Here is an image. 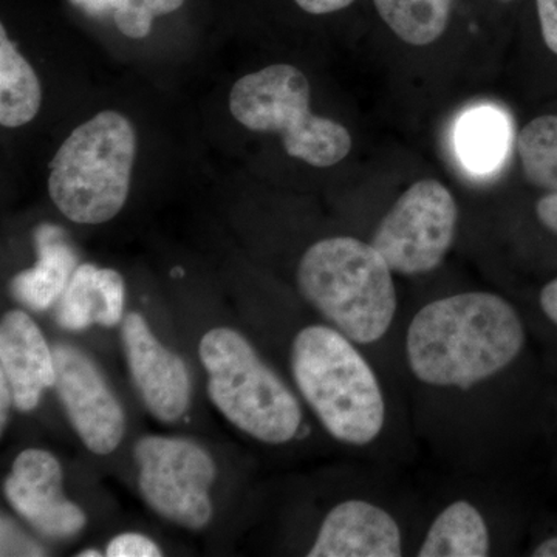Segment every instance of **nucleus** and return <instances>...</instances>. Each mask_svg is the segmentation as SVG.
I'll use <instances>...</instances> for the list:
<instances>
[{
    "instance_id": "1",
    "label": "nucleus",
    "mask_w": 557,
    "mask_h": 557,
    "mask_svg": "<svg viewBox=\"0 0 557 557\" xmlns=\"http://www.w3.org/2000/svg\"><path fill=\"white\" fill-rule=\"evenodd\" d=\"M527 330L519 311L493 293L434 300L410 322L406 351L413 375L438 387L469 388L522 354Z\"/></svg>"
},
{
    "instance_id": "2",
    "label": "nucleus",
    "mask_w": 557,
    "mask_h": 557,
    "mask_svg": "<svg viewBox=\"0 0 557 557\" xmlns=\"http://www.w3.org/2000/svg\"><path fill=\"white\" fill-rule=\"evenodd\" d=\"M296 386L322 426L347 445H368L383 431L386 405L375 372L336 329L310 325L292 344Z\"/></svg>"
},
{
    "instance_id": "3",
    "label": "nucleus",
    "mask_w": 557,
    "mask_h": 557,
    "mask_svg": "<svg viewBox=\"0 0 557 557\" xmlns=\"http://www.w3.org/2000/svg\"><path fill=\"white\" fill-rule=\"evenodd\" d=\"M298 285L304 298L354 343L383 338L397 311L391 267L372 244L355 237L311 245L299 262Z\"/></svg>"
},
{
    "instance_id": "4",
    "label": "nucleus",
    "mask_w": 557,
    "mask_h": 557,
    "mask_svg": "<svg viewBox=\"0 0 557 557\" xmlns=\"http://www.w3.org/2000/svg\"><path fill=\"white\" fill-rule=\"evenodd\" d=\"M137 132L123 113L104 110L76 127L50 163L54 207L79 225L120 214L129 197Z\"/></svg>"
},
{
    "instance_id": "5",
    "label": "nucleus",
    "mask_w": 557,
    "mask_h": 557,
    "mask_svg": "<svg viewBox=\"0 0 557 557\" xmlns=\"http://www.w3.org/2000/svg\"><path fill=\"white\" fill-rule=\"evenodd\" d=\"M199 354L209 398L231 424L270 445L296 437L302 421L298 398L239 332L209 330Z\"/></svg>"
},
{
    "instance_id": "6",
    "label": "nucleus",
    "mask_w": 557,
    "mask_h": 557,
    "mask_svg": "<svg viewBox=\"0 0 557 557\" xmlns=\"http://www.w3.org/2000/svg\"><path fill=\"white\" fill-rule=\"evenodd\" d=\"M309 79L295 65L249 73L230 91V112L248 131L278 134L289 157L314 168L338 164L351 150L343 124L310 110Z\"/></svg>"
},
{
    "instance_id": "7",
    "label": "nucleus",
    "mask_w": 557,
    "mask_h": 557,
    "mask_svg": "<svg viewBox=\"0 0 557 557\" xmlns=\"http://www.w3.org/2000/svg\"><path fill=\"white\" fill-rule=\"evenodd\" d=\"M134 457L139 493L157 515L188 530L208 525L218 468L207 450L190 440L148 435L138 440Z\"/></svg>"
},
{
    "instance_id": "8",
    "label": "nucleus",
    "mask_w": 557,
    "mask_h": 557,
    "mask_svg": "<svg viewBox=\"0 0 557 557\" xmlns=\"http://www.w3.org/2000/svg\"><path fill=\"white\" fill-rule=\"evenodd\" d=\"M457 220L458 208L449 189L437 180H420L381 220L372 245L395 273H429L453 247Z\"/></svg>"
},
{
    "instance_id": "9",
    "label": "nucleus",
    "mask_w": 557,
    "mask_h": 557,
    "mask_svg": "<svg viewBox=\"0 0 557 557\" xmlns=\"http://www.w3.org/2000/svg\"><path fill=\"white\" fill-rule=\"evenodd\" d=\"M57 387L70 424L86 448L108 456L119 448L126 431L123 408L110 391L101 370L79 348L57 344Z\"/></svg>"
},
{
    "instance_id": "10",
    "label": "nucleus",
    "mask_w": 557,
    "mask_h": 557,
    "mask_svg": "<svg viewBox=\"0 0 557 557\" xmlns=\"http://www.w3.org/2000/svg\"><path fill=\"white\" fill-rule=\"evenodd\" d=\"M7 500L42 536L75 537L86 515L62 493V468L49 450L25 449L14 460L3 485Z\"/></svg>"
},
{
    "instance_id": "11",
    "label": "nucleus",
    "mask_w": 557,
    "mask_h": 557,
    "mask_svg": "<svg viewBox=\"0 0 557 557\" xmlns=\"http://www.w3.org/2000/svg\"><path fill=\"white\" fill-rule=\"evenodd\" d=\"M121 336L132 381L149 412L163 423H174L185 416L190 403L185 361L156 338L137 311L124 318Z\"/></svg>"
},
{
    "instance_id": "12",
    "label": "nucleus",
    "mask_w": 557,
    "mask_h": 557,
    "mask_svg": "<svg viewBox=\"0 0 557 557\" xmlns=\"http://www.w3.org/2000/svg\"><path fill=\"white\" fill-rule=\"evenodd\" d=\"M0 375L9 383L14 408L32 412L44 391L54 387L53 348L25 311L11 310L0 324Z\"/></svg>"
},
{
    "instance_id": "13",
    "label": "nucleus",
    "mask_w": 557,
    "mask_h": 557,
    "mask_svg": "<svg viewBox=\"0 0 557 557\" xmlns=\"http://www.w3.org/2000/svg\"><path fill=\"white\" fill-rule=\"evenodd\" d=\"M403 555L397 520L364 500L336 505L319 528L310 557H398Z\"/></svg>"
},
{
    "instance_id": "14",
    "label": "nucleus",
    "mask_w": 557,
    "mask_h": 557,
    "mask_svg": "<svg viewBox=\"0 0 557 557\" xmlns=\"http://www.w3.org/2000/svg\"><path fill=\"white\" fill-rule=\"evenodd\" d=\"M124 281L119 271L83 263L73 273L60 298V327L81 332L98 324L115 327L123 318Z\"/></svg>"
},
{
    "instance_id": "15",
    "label": "nucleus",
    "mask_w": 557,
    "mask_h": 557,
    "mask_svg": "<svg viewBox=\"0 0 557 557\" xmlns=\"http://www.w3.org/2000/svg\"><path fill=\"white\" fill-rule=\"evenodd\" d=\"M38 262L21 271L11 281V293L25 307L35 311L50 309L67 288L70 278L78 269V255L65 231L51 223H42L33 233Z\"/></svg>"
},
{
    "instance_id": "16",
    "label": "nucleus",
    "mask_w": 557,
    "mask_h": 557,
    "mask_svg": "<svg viewBox=\"0 0 557 557\" xmlns=\"http://www.w3.org/2000/svg\"><path fill=\"white\" fill-rule=\"evenodd\" d=\"M511 143V127L497 109L475 108L458 120L456 150L463 166L474 174H490L500 166Z\"/></svg>"
},
{
    "instance_id": "17",
    "label": "nucleus",
    "mask_w": 557,
    "mask_h": 557,
    "mask_svg": "<svg viewBox=\"0 0 557 557\" xmlns=\"http://www.w3.org/2000/svg\"><path fill=\"white\" fill-rule=\"evenodd\" d=\"M40 104L38 75L0 25V124L9 129L25 126L38 115Z\"/></svg>"
},
{
    "instance_id": "18",
    "label": "nucleus",
    "mask_w": 557,
    "mask_h": 557,
    "mask_svg": "<svg viewBox=\"0 0 557 557\" xmlns=\"http://www.w3.org/2000/svg\"><path fill=\"white\" fill-rule=\"evenodd\" d=\"M490 553L485 519L469 502L458 500L440 512L429 528L420 557H483Z\"/></svg>"
},
{
    "instance_id": "19",
    "label": "nucleus",
    "mask_w": 557,
    "mask_h": 557,
    "mask_svg": "<svg viewBox=\"0 0 557 557\" xmlns=\"http://www.w3.org/2000/svg\"><path fill=\"white\" fill-rule=\"evenodd\" d=\"M456 0H373L381 20L399 39L429 46L448 28Z\"/></svg>"
},
{
    "instance_id": "20",
    "label": "nucleus",
    "mask_w": 557,
    "mask_h": 557,
    "mask_svg": "<svg viewBox=\"0 0 557 557\" xmlns=\"http://www.w3.org/2000/svg\"><path fill=\"white\" fill-rule=\"evenodd\" d=\"M116 28L126 38L143 39L152 30L156 17L182 9L185 0H109Z\"/></svg>"
},
{
    "instance_id": "21",
    "label": "nucleus",
    "mask_w": 557,
    "mask_h": 557,
    "mask_svg": "<svg viewBox=\"0 0 557 557\" xmlns=\"http://www.w3.org/2000/svg\"><path fill=\"white\" fill-rule=\"evenodd\" d=\"M163 555L159 545L138 533H124L113 537L106 548L108 557H159Z\"/></svg>"
},
{
    "instance_id": "22",
    "label": "nucleus",
    "mask_w": 557,
    "mask_h": 557,
    "mask_svg": "<svg viewBox=\"0 0 557 557\" xmlns=\"http://www.w3.org/2000/svg\"><path fill=\"white\" fill-rule=\"evenodd\" d=\"M534 10L542 46L557 61V0H534Z\"/></svg>"
},
{
    "instance_id": "23",
    "label": "nucleus",
    "mask_w": 557,
    "mask_h": 557,
    "mask_svg": "<svg viewBox=\"0 0 557 557\" xmlns=\"http://www.w3.org/2000/svg\"><path fill=\"white\" fill-rule=\"evenodd\" d=\"M534 218L539 226L557 242V193H541L534 203Z\"/></svg>"
},
{
    "instance_id": "24",
    "label": "nucleus",
    "mask_w": 557,
    "mask_h": 557,
    "mask_svg": "<svg viewBox=\"0 0 557 557\" xmlns=\"http://www.w3.org/2000/svg\"><path fill=\"white\" fill-rule=\"evenodd\" d=\"M537 309L549 330L557 333V274L539 289Z\"/></svg>"
},
{
    "instance_id": "25",
    "label": "nucleus",
    "mask_w": 557,
    "mask_h": 557,
    "mask_svg": "<svg viewBox=\"0 0 557 557\" xmlns=\"http://www.w3.org/2000/svg\"><path fill=\"white\" fill-rule=\"evenodd\" d=\"M295 2L306 13L321 16V14L336 13V11L347 9L355 0H295Z\"/></svg>"
},
{
    "instance_id": "26",
    "label": "nucleus",
    "mask_w": 557,
    "mask_h": 557,
    "mask_svg": "<svg viewBox=\"0 0 557 557\" xmlns=\"http://www.w3.org/2000/svg\"><path fill=\"white\" fill-rule=\"evenodd\" d=\"M70 2L91 17H102L112 11L109 0H70Z\"/></svg>"
},
{
    "instance_id": "27",
    "label": "nucleus",
    "mask_w": 557,
    "mask_h": 557,
    "mask_svg": "<svg viewBox=\"0 0 557 557\" xmlns=\"http://www.w3.org/2000/svg\"><path fill=\"white\" fill-rule=\"evenodd\" d=\"M531 556L534 557H557V533L548 534L534 545Z\"/></svg>"
},
{
    "instance_id": "28",
    "label": "nucleus",
    "mask_w": 557,
    "mask_h": 557,
    "mask_svg": "<svg viewBox=\"0 0 557 557\" xmlns=\"http://www.w3.org/2000/svg\"><path fill=\"white\" fill-rule=\"evenodd\" d=\"M0 421H2V431L7 426L9 421V409L13 405V395H11L9 383L0 375Z\"/></svg>"
},
{
    "instance_id": "29",
    "label": "nucleus",
    "mask_w": 557,
    "mask_h": 557,
    "mask_svg": "<svg viewBox=\"0 0 557 557\" xmlns=\"http://www.w3.org/2000/svg\"><path fill=\"white\" fill-rule=\"evenodd\" d=\"M79 557H100L102 556L98 549H84V552H81Z\"/></svg>"
},
{
    "instance_id": "30",
    "label": "nucleus",
    "mask_w": 557,
    "mask_h": 557,
    "mask_svg": "<svg viewBox=\"0 0 557 557\" xmlns=\"http://www.w3.org/2000/svg\"><path fill=\"white\" fill-rule=\"evenodd\" d=\"M500 2H512V0H500Z\"/></svg>"
}]
</instances>
